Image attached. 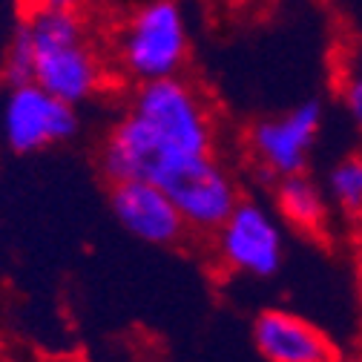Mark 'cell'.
<instances>
[{"label":"cell","instance_id":"cell-1","mask_svg":"<svg viewBox=\"0 0 362 362\" xmlns=\"http://www.w3.org/2000/svg\"><path fill=\"white\" fill-rule=\"evenodd\" d=\"M216 118L202 86L185 75L139 83L127 112L115 121L98 153L101 173L112 181H164L193 158L213 156Z\"/></svg>","mask_w":362,"mask_h":362},{"label":"cell","instance_id":"cell-2","mask_svg":"<svg viewBox=\"0 0 362 362\" xmlns=\"http://www.w3.org/2000/svg\"><path fill=\"white\" fill-rule=\"evenodd\" d=\"M110 61L78 12H32L9 40L4 58L6 86L35 81L66 104H89L110 83Z\"/></svg>","mask_w":362,"mask_h":362},{"label":"cell","instance_id":"cell-3","mask_svg":"<svg viewBox=\"0 0 362 362\" xmlns=\"http://www.w3.org/2000/svg\"><path fill=\"white\" fill-rule=\"evenodd\" d=\"M193 49L190 15L181 0H144L112 32L110 61L129 83L185 75Z\"/></svg>","mask_w":362,"mask_h":362},{"label":"cell","instance_id":"cell-4","mask_svg":"<svg viewBox=\"0 0 362 362\" xmlns=\"http://www.w3.org/2000/svg\"><path fill=\"white\" fill-rule=\"evenodd\" d=\"M213 250L228 274L274 279L288 256L279 213L256 199H242L213 233Z\"/></svg>","mask_w":362,"mask_h":362},{"label":"cell","instance_id":"cell-5","mask_svg":"<svg viewBox=\"0 0 362 362\" xmlns=\"http://www.w3.org/2000/svg\"><path fill=\"white\" fill-rule=\"evenodd\" d=\"M81 115L75 104L35 81L12 83L0 101V144L15 156H32L75 139Z\"/></svg>","mask_w":362,"mask_h":362},{"label":"cell","instance_id":"cell-6","mask_svg":"<svg viewBox=\"0 0 362 362\" xmlns=\"http://www.w3.org/2000/svg\"><path fill=\"white\" fill-rule=\"evenodd\" d=\"M325 127L322 101H302L285 112L253 121L247 129V150L264 178L305 173Z\"/></svg>","mask_w":362,"mask_h":362},{"label":"cell","instance_id":"cell-7","mask_svg":"<svg viewBox=\"0 0 362 362\" xmlns=\"http://www.w3.org/2000/svg\"><path fill=\"white\" fill-rule=\"evenodd\" d=\"M161 187L173 196L187 228L204 236H213L242 202L236 178L221 161H216V156H202L181 164Z\"/></svg>","mask_w":362,"mask_h":362},{"label":"cell","instance_id":"cell-8","mask_svg":"<svg viewBox=\"0 0 362 362\" xmlns=\"http://www.w3.org/2000/svg\"><path fill=\"white\" fill-rule=\"evenodd\" d=\"M110 210L127 236L150 247H178L190 233L173 196L156 181H112Z\"/></svg>","mask_w":362,"mask_h":362},{"label":"cell","instance_id":"cell-9","mask_svg":"<svg viewBox=\"0 0 362 362\" xmlns=\"http://www.w3.org/2000/svg\"><path fill=\"white\" fill-rule=\"evenodd\" d=\"M253 348L267 362H328L337 359V345L320 325L285 308L262 310L250 328Z\"/></svg>","mask_w":362,"mask_h":362},{"label":"cell","instance_id":"cell-10","mask_svg":"<svg viewBox=\"0 0 362 362\" xmlns=\"http://www.w3.org/2000/svg\"><path fill=\"white\" fill-rule=\"evenodd\" d=\"M274 210L279 218L302 233H322L331 221V199L325 193V185L305 173L282 175L274 185Z\"/></svg>","mask_w":362,"mask_h":362},{"label":"cell","instance_id":"cell-11","mask_svg":"<svg viewBox=\"0 0 362 362\" xmlns=\"http://www.w3.org/2000/svg\"><path fill=\"white\" fill-rule=\"evenodd\" d=\"M322 185L334 210L351 221L362 218V153H351L334 161Z\"/></svg>","mask_w":362,"mask_h":362},{"label":"cell","instance_id":"cell-12","mask_svg":"<svg viewBox=\"0 0 362 362\" xmlns=\"http://www.w3.org/2000/svg\"><path fill=\"white\" fill-rule=\"evenodd\" d=\"M339 98L351 124L362 129V81L351 75H339Z\"/></svg>","mask_w":362,"mask_h":362},{"label":"cell","instance_id":"cell-13","mask_svg":"<svg viewBox=\"0 0 362 362\" xmlns=\"http://www.w3.org/2000/svg\"><path fill=\"white\" fill-rule=\"evenodd\" d=\"M86 0H21V15L32 12H78Z\"/></svg>","mask_w":362,"mask_h":362},{"label":"cell","instance_id":"cell-14","mask_svg":"<svg viewBox=\"0 0 362 362\" xmlns=\"http://www.w3.org/2000/svg\"><path fill=\"white\" fill-rule=\"evenodd\" d=\"M339 75H351V78H359L362 81V37H356L351 47L345 49Z\"/></svg>","mask_w":362,"mask_h":362}]
</instances>
